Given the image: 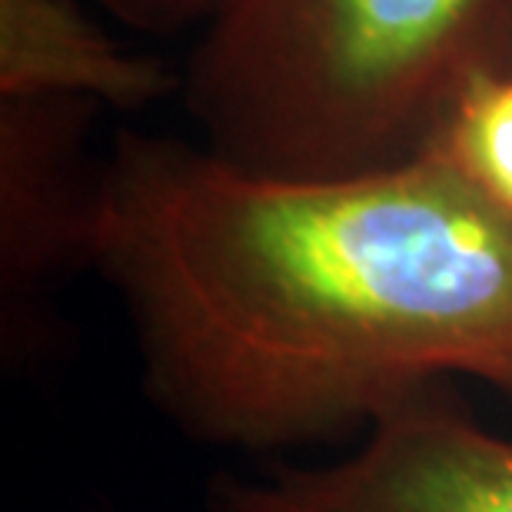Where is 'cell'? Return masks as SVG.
I'll list each match as a JSON object with an SVG mask.
<instances>
[{
    "mask_svg": "<svg viewBox=\"0 0 512 512\" xmlns=\"http://www.w3.org/2000/svg\"><path fill=\"white\" fill-rule=\"evenodd\" d=\"M84 260L124 296L150 393L213 443L373 423L453 376L512 396V213L433 153L296 180L124 133Z\"/></svg>",
    "mask_w": 512,
    "mask_h": 512,
    "instance_id": "6da1fadb",
    "label": "cell"
},
{
    "mask_svg": "<svg viewBox=\"0 0 512 512\" xmlns=\"http://www.w3.org/2000/svg\"><path fill=\"white\" fill-rule=\"evenodd\" d=\"M512 0H220L183 74L203 147L266 177L426 157L499 74Z\"/></svg>",
    "mask_w": 512,
    "mask_h": 512,
    "instance_id": "7a4b0ae2",
    "label": "cell"
},
{
    "mask_svg": "<svg viewBox=\"0 0 512 512\" xmlns=\"http://www.w3.org/2000/svg\"><path fill=\"white\" fill-rule=\"evenodd\" d=\"M217 512H512V439L436 389L370 423L363 449L323 469L220 479Z\"/></svg>",
    "mask_w": 512,
    "mask_h": 512,
    "instance_id": "3957f363",
    "label": "cell"
},
{
    "mask_svg": "<svg viewBox=\"0 0 512 512\" xmlns=\"http://www.w3.org/2000/svg\"><path fill=\"white\" fill-rule=\"evenodd\" d=\"M97 104L70 97L0 100V266L20 300L67 260H84L94 177L80 143Z\"/></svg>",
    "mask_w": 512,
    "mask_h": 512,
    "instance_id": "277c9868",
    "label": "cell"
},
{
    "mask_svg": "<svg viewBox=\"0 0 512 512\" xmlns=\"http://www.w3.org/2000/svg\"><path fill=\"white\" fill-rule=\"evenodd\" d=\"M180 84L167 64L120 47L80 0H0V100L70 97L147 110Z\"/></svg>",
    "mask_w": 512,
    "mask_h": 512,
    "instance_id": "5b68a950",
    "label": "cell"
},
{
    "mask_svg": "<svg viewBox=\"0 0 512 512\" xmlns=\"http://www.w3.org/2000/svg\"><path fill=\"white\" fill-rule=\"evenodd\" d=\"M429 153L512 213V70L479 80L459 100Z\"/></svg>",
    "mask_w": 512,
    "mask_h": 512,
    "instance_id": "8992f818",
    "label": "cell"
},
{
    "mask_svg": "<svg viewBox=\"0 0 512 512\" xmlns=\"http://www.w3.org/2000/svg\"><path fill=\"white\" fill-rule=\"evenodd\" d=\"M107 14L150 34H167L190 24H207L220 0H97Z\"/></svg>",
    "mask_w": 512,
    "mask_h": 512,
    "instance_id": "52a82bcc",
    "label": "cell"
},
{
    "mask_svg": "<svg viewBox=\"0 0 512 512\" xmlns=\"http://www.w3.org/2000/svg\"><path fill=\"white\" fill-rule=\"evenodd\" d=\"M503 70H512V4H509V37H506V57H503V67H499V74Z\"/></svg>",
    "mask_w": 512,
    "mask_h": 512,
    "instance_id": "ba28073f",
    "label": "cell"
}]
</instances>
